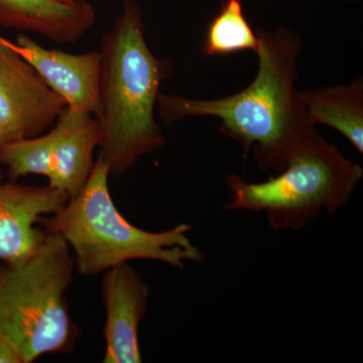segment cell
I'll list each match as a JSON object with an SVG mask.
<instances>
[{
	"mask_svg": "<svg viewBox=\"0 0 363 363\" xmlns=\"http://www.w3.org/2000/svg\"><path fill=\"white\" fill-rule=\"evenodd\" d=\"M257 33L259 72L245 89L216 99L161 93L157 111L167 124L190 117H217L221 135L240 143L245 157L252 152L260 169L281 172L320 133L296 89L302 38L285 28L274 32L259 28Z\"/></svg>",
	"mask_w": 363,
	"mask_h": 363,
	"instance_id": "cell-1",
	"label": "cell"
},
{
	"mask_svg": "<svg viewBox=\"0 0 363 363\" xmlns=\"http://www.w3.org/2000/svg\"><path fill=\"white\" fill-rule=\"evenodd\" d=\"M99 157L117 178L138 160L166 145L156 121L161 86L173 66L157 58L145 37L142 7L124 0L121 13L101 40Z\"/></svg>",
	"mask_w": 363,
	"mask_h": 363,
	"instance_id": "cell-2",
	"label": "cell"
},
{
	"mask_svg": "<svg viewBox=\"0 0 363 363\" xmlns=\"http://www.w3.org/2000/svg\"><path fill=\"white\" fill-rule=\"evenodd\" d=\"M109 176L108 166L98 156L82 191L38 222L47 233L64 238L82 276H97L133 259L157 260L177 269L204 260L189 240V224L152 233L126 220L112 200Z\"/></svg>",
	"mask_w": 363,
	"mask_h": 363,
	"instance_id": "cell-3",
	"label": "cell"
},
{
	"mask_svg": "<svg viewBox=\"0 0 363 363\" xmlns=\"http://www.w3.org/2000/svg\"><path fill=\"white\" fill-rule=\"evenodd\" d=\"M75 260L59 234L47 233L39 247L18 264H0V334L30 363L73 347L78 329L66 294Z\"/></svg>",
	"mask_w": 363,
	"mask_h": 363,
	"instance_id": "cell-4",
	"label": "cell"
},
{
	"mask_svg": "<svg viewBox=\"0 0 363 363\" xmlns=\"http://www.w3.org/2000/svg\"><path fill=\"white\" fill-rule=\"evenodd\" d=\"M362 177L359 164L318 135L278 176L259 183L227 177L231 199L223 210L262 212L272 229L298 230L324 211L333 215L345 206Z\"/></svg>",
	"mask_w": 363,
	"mask_h": 363,
	"instance_id": "cell-5",
	"label": "cell"
},
{
	"mask_svg": "<svg viewBox=\"0 0 363 363\" xmlns=\"http://www.w3.org/2000/svg\"><path fill=\"white\" fill-rule=\"evenodd\" d=\"M66 107L13 42L0 45V150L47 133Z\"/></svg>",
	"mask_w": 363,
	"mask_h": 363,
	"instance_id": "cell-6",
	"label": "cell"
},
{
	"mask_svg": "<svg viewBox=\"0 0 363 363\" xmlns=\"http://www.w3.org/2000/svg\"><path fill=\"white\" fill-rule=\"evenodd\" d=\"M104 363H140V323L149 310L150 288L128 262L107 269L102 279Z\"/></svg>",
	"mask_w": 363,
	"mask_h": 363,
	"instance_id": "cell-7",
	"label": "cell"
},
{
	"mask_svg": "<svg viewBox=\"0 0 363 363\" xmlns=\"http://www.w3.org/2000/svg\"><path fill=\"white\" fill-rule=\"evenodd\" d=\"M62 191L4 181L0 169V260L23 262L44 240L45 231L35 226L40 217L51 215L68 201Z\"/></svg>",
	"mask_w": 363,
	"mask_h": 363,
	"instance_id": "cell-8",
	"label": "cell"
},
{
	"mask_svg": "<svg viewBox=\"0 0 363 363\" xmlns=\"http://www.w3.org/2000/svg\"><path fill=\"white\" fill-rule=\"evenodd\" d=\"M13 45L45 84L64 100L68 108L97 116L101 71L100 51L68 54L42 47L23 33L16 38Z\"/></svg>",
	"mask_w": 363,
	"mask_h": 363,
	"instance_id": "cell-9",
	"label": "cell"
},
{
	"mask_svg": "<svg viewBox=\"0 0 363 363\" xmlns=\"http://www.w3.org/2000/svg\"><path fill=\"white\" fill-rule=\"evenodd\" d=\"M51 130L54 143L49 186L71 199L84 188L94 166L93 157L101 140L99 123L93 114L66 107Z\"/></svg>",
	"mask_w": 363,
	"mask_h": 363,
	"instance_id": "cell-10",
	"label": "cell"
},
{
	"mask_svg": "<svg viewBox=\"0 0 363 363\" xmlns=\"http://www.w3.org/2000/svg\"><path fill=\"white\" fill-rule=\"evenodd\" d=\"M97 21L87 0H0V26L42 35L58 44H74Z\"/></svg>",
	"mask_w": 363,
	"mask_h": 363,
	"instance_id": "cell-11",
	"label": "cell"
},
{
	"mask_svg": "<svg viewBox=\"0 0 363 363\" xmlns=\"http://www.w3.org/2000/svg\"><path fill=\"white\" fill-rule=\"evenodd\" d=\"M310 121L324 124L341 133L363 154V80L348 85L300 91Z\"/></svg>",
	"mask_w": 363,
	"mask_h": 363,
	"instance_id": "cell-12",
	"label": "cell"
},
{
	"mask_svg": "<svg viewBox=\"0 0 363 363\" xmlns=\"http://www.w3.org/2000/svg\"><path fill=\"white\" fill-rule=\"evenodd\" d=\"M259 38L243 13L242 0H225L205 33L202 51L206 56L257 52Z\"/></svg>",
	"mask_w": 363,
	"mask_h": 363,
	"instance_id": "cell-13",
	"label": "cell"
},
{
	"mask_svg": "<svg viewBox=\"0 0 363 363\" xmlns=\"http://www.w3.org/2000/svg\"><path fill=\"white\" fill-rule=\"evenodd\" d=\"M52 143L54 133L49 130L43 135L2 147L0 164L6 167L9 181L16 182L21 177L30 175L49 179L52 173Z\"/></svg>",
	"mask_w": 363,
	"mask_h": 363,
	"instance_id": "cell-14",
	"label": "cell"
},
{
	"mask_svg": "<svg viewBox=\"0 0 363 363\" xmlns=\"http://www.w3.org/2000/svg\"><path fill=\"white\" fill-rule=\"evenodd\" d=\"M0 363H25L18 346L2 334H0Z\"/></svg>",
	"mask_w": 363,
	"mask_h": 363,
	"instance_id": "cell-15",
	"label": "cell"
},
{
	"mask_svg": "<svg viewBox=\"0 0 363 363\" xmlns=\"http://www.w3.org/2000/svg\"><path fill=\"white\" fill-rule=\"evenodd\" d=\"M9 43H11V40L4 39L2 35H0V45H7L9 44Z\"/></svg>",
	"mask_w": 363,
	"mask_h": 363,
	"instance_id": "cell-16",
	"label": "cell"
},
{
	"mask_svg": "<svg viewBox=\"0 0 363 363\" xmlns=\"http://www.w3.org/2000/svg\"><path fill=\"white\" fill-rule=\"evenodd\" d=\"M57 1L66 2V4H69V2L74 1V0H57Z\"/></svg>",
	"mask_w": 363,
	"mask_h": 363,
	"instance_id": "cell-17",
	"label": "cell"
},
{
	"mask_svg": "<svg viewBox=\"0 0 363 363\" xmlns=\"http://www.w3.org/2000/svg\"><path fill=\"white\" fill-rule=\"evenodd\" d=\"M347 1H357V0H347Z\"/></svg>",
	"mask_w": 363,
	"mask_h": 363,
	"instance_id": "cell-18",
	"label": "cell"
}]
</instances>
